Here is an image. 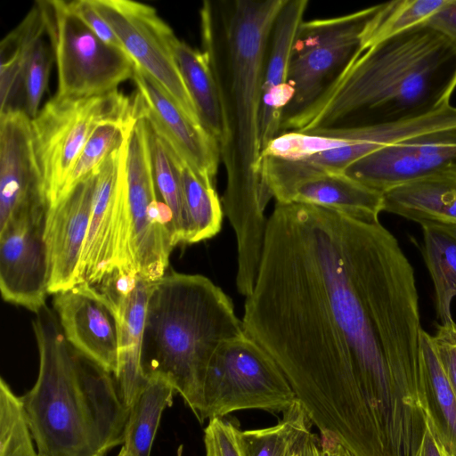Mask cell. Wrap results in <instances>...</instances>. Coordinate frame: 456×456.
<instances>
[{"label": "cell", "instance_id": "obj_1", "mask_svg": "<svg viewBox=\"0 0 456 456\" xmlns=\"http://www.w3.org/2000/svg\"><path fill=\"white\" fill-rule=\"evenodd\" d=\"M241 321L320 435L354 456L417 444L430 405L419 295L379 220L276 203Z\"/></svg>", "mask_w": 456, "mask_h": 456}, {"label": "cell", "instance_id": "obj_2", "mask_svg": "<svg viewBox=\"0 0 456 456\" xmlns=\"http://www.w3.org/2000/svg\"><path fill=\"white\" fill-rule=\"evenodd\" d=\"M456 52L426 23L358 49L316 99L282 120L281 129L306 133L346 118L355 126L415 119L451 105Z\"/></svg>", "mask_w": 456, "mask_h": 456}, {"label": "cell", "instance_id": "obj_3", "mask_svg": "<svg viewBox=\"0 0 456 456\" xmlns=\"http://www.w3.org/2000/svg\"><path fill=\"white\" fill-rule=\"evenodd\" d=\"M286 2L237 0L224 20L226 85L218 77L224 111L219 148L226 171L222 205L244 267L260 263L267 230L265 210L271 197L262 177V86L273 27Z\"/></svg>", "mask_w": 456, "mask_h": 456}, {"label": "cell", "instance_id": "obj_4", "mask_svg": "<svg viewBox=\"0 0 456 456\" xmlns=\"http://www.w3.org/2000/svg\"><path fill=\"white\" fill-rule=\"evenodd\" d=\"M34 387L20 397L39 456H104L124 444L128 417L114 374L70 346L45 305L33 321Z\"/></svg>", "mask_w": 456, "mask_h": 456}, {"label": "cell", "instance_id": "obj_5", "mask_svg": "<svg viewBox=\"0 0 456 456\" xmlns=\"http://www.w3.org/2000/svg\"><path fill=\"white\" fill-rule=\"evenodd\" d=\"M244 334L232 299L211 280L165 273L152 281L148 297L142 375L167 381L197 415L211 357L222 343Z\"/></svg>", "mask_w": 456, "mask_h": 456}, {"label": "cell", "instance_id": "obj_6", "mask_svg": "<svg viewBox=\"0 0 456 456\" xmlns=\"http://www.w3.org/2000/svg\"><path fill=\"white\" fill-rule=\"evenodd\" d=\"M297 400L275 361L245 333L222 343L211 357L196 417L203 422L248 409L284 412Z\"/></svg>", "mask_w": 456, "mask_h": 456}, {"label": "cell", "instance_id": "obj_7", "mask_svg": "<svg viewBox=\"0 0 456 456\" xmlns=\"http://www.w3.org/2000/svg\"><path fill=\"white\" fill-rule=\"evenodd\" d=\"M136 112L134 95L126 96L118 89L82 98L53 95L45 102L31 118V131L49 205L58 198L94 132L102 124L127 119Z\"/></svg>", "mask_w": 456, "mask_h": 456}, {"label": "cell", "instance_id": "obj_8", "mask_svg": "<svg viewBox=\"0 0 456 456\" xmlns=\"http://www.w3.org/2000/svg\"><path fill=\"white\" fill-rule=\"evenodd\" d=\"M124 174L128 270L154 281L165 275L175 245L172 214L155 186L149 125L140 114L126 134Z\"/></svg>", "mask_w": 456, "mask_h": 456}, {"label": "cell", "instance_id": "obj_9", "mask_svg": "<svg viewBox=\"0 0 456 456\" xmlns=\"http://www.w3.org/2000/svg\"><path fill=\"white\" fill-rule=\"evenodd\" d=\"M46 34L57 68L60 98H82L118 90L132 78L134 61L128 54L101 40L61 0L45 1Z\"/></svg>", "mask_w": 456, "mask_h": 456}, {"label": "cell", "instance_id": "obj_10", "mask_svg": "<svg viewBox=\"0 0 456 456\" xmlns=\"http://www.w3.org/2000/svg\"><path fill=\"white\" fill-rule=\"evenodd\" d=\"M91 3L135 65L152 77L191 121L201 125L175 60L174 44L177 37L157 11L130 0H91Z\"/></svg>", "mask_w": 456, "mask_h": 456}, {"label": "cell", "instance_id": "obj_11", "mask_svg": "<svg viewBox=\"0 0 456 456\" xmlns=\"http://www.w3.org/2000/svg\"><path fill=\"white\" fill-rule=\"evenodd\" d=\"M379 6L339 17L303 21L289 73L294 96L283 119L312 103L324 88L328 76L340 69L360 48L364 29Z\"/></svg>", "mask_w": 456, "mask_h": 456}, {"label": "cell", "instance_id": "obj_12", "mask_svg": "<svg viewBox=\"0 0 456 456\" xmlns=\"http://www.w3.org/2000/svg\"><path fill=\"white\" fill-rule=\"evenodd\" d=\"M125 142L98 168L89 227L74 285L97 286L116 271L133 274L127 265Z\"/></svg>", "mask_w": 456, "mask_h": 456}, {"label": "cell", "instance_id": "obj_13", "mask_svg": "<svg viewBox=\"0 0 456 456\" xmlns=\"http://www.w3.org/2000/svg\"><path fill=\"white\" fill-rule=\"evenodd\" d=\"M343 173L380 193L431 176L456 175V126L385 146L351 164Z\"/></svg>", "mask_w": 456, "mask_h": 456}, {"label": "cell", "instance_id": "obj_14", "mask_svg": "<svg viewBox=\"0 0 456 456\" xmlns=\"http://www.w3.org/2000/svg\"><path fill=\"white\" fill-rule=\"evenodd\" d=\"M49 206L31 118L19 108L0 113V231L16 221L45 216Z\"/></svg>", "mask_w": 456, "mask_h": 456}, {"label": "cell", "instance_id": "obj_15", "mask_svg": "<svg viewBox=\"0 0 456 456\" xmlns=\"http://www.w3.org/2000/svg\"><path fill=\"white\" fill-rule=\"evenodd\" d=\"M132 79L140 115L197 175L215 181L221 160L217 141L191 121L167 92L136 65Z\"/></svg>", "mask_w": 456, "mask_h": 456}, {"label": "cell", "instance_id": "obj_16", "mask_svg": "<svg viewBox=\"0 0 456 456\" xmlns=\"http://www.w3.org/2000/svg\"><path fill=\"white\" fill-rule=\"evenodd\" d=\"M53 308L68 344L106 370L118 371V319L97 288L77 284L55 294Z\"/></svg>", "mask_w": 456, "mask_h": 456}, {"label": "cell", "instance_id": "obj_17", "mask_svg": "<svg viewBox=\"0 0 456 456\" xmlns=\"http://www.w3.org/2000/svg\"><path fill=\"white\" fill-rule=\"evenodd\" d=\"M46 216L16 221L0 231L2 297L35 314L45 305L48 293Z\"/></svg>", "mask_w": 456, "mask_h": 456}, {"label": "cell", "instance_id": "obj_18", "mask_svg": "<svg viewBox=\"0 0 456 456\" xmlns=\"http://www.w3.org/2000/svg\"><path fill=\"white\" fill-rule=\"evenodd\" d=\"M98 168L49 207L45 229L48 293L56 294L74 286L89 227Z\"/></svg>", "mask_w": 456, "mask_h": 456}, {"label": "cell", "instance_id": "obj_19", "mask_svg": "<svg viewBox=\"0 0 456 456\" xmlns=\"http://www.w3.org/2000/svg\"><path fill=\"white\" fill-rule=\"evenodd\" d=\"M151 283L140 275L115 273L102 283L100 290L112 302L118 313V371L116 380L127 409L145 381L140 361Z\"/></svg>", "mask_w": 456, "mask_h": 456}, {"label": "cell", "instance_id": "obj_20", "mask_svg": "<svg viewBox=\"0 0 456 456\" xmlns=\"http://www.w3.org/2000/svg\"><path fill=\"white\" fill-rule=\"evenodd\" d=\"M307 5V0H287L273 27L262 86V150L279 134L284 112L294 96L289 67Z\"/></svg>", "mask_w": 456, "mask_h": 456}, {"label": "cell", "instance_id": "obj_21", "mask_svg": "<svg viewBox=\"0 0 456 456\" xmlns=\"http://www.w3.org/2000/svg\"><path fill=\"white\" fill-rule=\"evenodd\" d=\"M281 203L314 205L355 219L375 221L382 212V193L344 173H318L297 183Z\"/></svg>", "mask_w": 456, "mask_h": 456}, {"label": "cell", "instance_id": "obj_22", "mask_svg": "<svg viewBox=\"0 0 456 456\" xmlns=\"http://www.w3.org/2000/svg\"><path fill=\"white\" fill-rule=\"evenodd\" d=\"M382 211L419 223L456 224V175L411 182L382 193Z\"/></svg>", "mask_w": 456, "mask_h": 456}, {"label": "cell", "instance_id": "obj_23", "mask_svg": "<svg viewBox=\"0 0 456 456\" xmlns=\"http://www.w3.org/2000/svg\"><path fill=\"white\" fill-rule=\"evenodd\" d=\"M174 53L203 127L217 141L224 132V111L217 74L204 50L176 38Z\"/></svg>", "mask_w": 456, "mask_h": 456}, {"label": "cell", "instance_id": "obj_24", "mask_svg": "<svg viewBox=\"0 0 456 456\" xmlns=\"http://www.w3.org/2000/svg\"><path fill=\"white\" fill-rule=\"evenodd\" d=\"M45 1H37L0 44L1 112L16 109L13 101L23 85L25 68L37 42L46 33Z\"/></svg>", "mask_w": 456, "mask_h": 456}, {"label": "cell", "instance_id": "obj_25", "mask_svg": "<svg viewBox=\"0 0 456 456\" xmlns=\"http://www.w3.org/2000/svg\"><path fill=\"white\" fill-rule=\"evenodd\" d=\"M423 231V256L430 273L440 324L453 321L451 313L456 297V224L427 223Z\"/></svg>", "mask_w": 456, "mask_h": 456}, {"label": "cell", "instance_id": "obj_26", "mask_svg": "<svg viewBox=\"0 0 456 456\" xmlns=\"http://www.w3.org/2000/svg\"><path fill=\"white\" fill-rule=\"evenodd\" d=\"M175 393L163 379H145L128 408L123 447L131 456H150L161 415Z\"/></svg>", "mask_w": 456, "mask_h": 456}, {"label": "cell", "instance_id": "obj_27", "mask_svg": "<svg viewBox=\"0 0 456 456\" xmlns=\"http://www.w3.org/2000/svg\"><path fill=\"white\" fill-rule=\"evenodd\" d=\"M313 421L299 401H296L273 426L238 431L244 456H297L312 433Z\"/></svg>", "mask_w": 456, "mask_h": 456}, {"label": "cell", "instance_id": "obj_28", "mask_svg": "<svg viewBox=\"0 0 456 456\" xmlns=\"http://www.w3.org/2000/svg\"><path fill=\"white\" fill-rule=\"evenodd\" d=\"M175 152V151H174ZM188 218L186 243H196L216 235L222 226L224 210L215 181L197 175L175 153Z\"/></svg>", "mask_w": 456, "mask_h": 456}, {"label": "cell", "instance_id": "obj_29", "mask_svg": "<svg viewBox=\"0 0 456 456\" xmlns=\"http://www.w3.org/2000/svg\"><path fill=\"white\" fill-rule=\"evenodd\" d=\"M149 134L152 171L158 196L172 214L175 245L186 243L188 218L175 152L150 125Z\"/></svg>", "mask_w": 456, "mask_h": 456}, {"label": "cell", "instance_id": "obj_30", "mask_svg": "<svg viewBox=\"0 0 456 456\" xmlns=\"http://www.w3.org/2000/svg\"><path fill=\"white\" fill-rule=\"evenodd\" d=\"M448 0H397L380 4L362 34L364 51L387 38L425 23Z\"/></svg>", "mask_w": 456, "mask_h": 456}, {"label": "cell", "instance_id": "obj_31", "mask_svg": "<svg viewBox=\"0 0 456 456\" xmlns=\"http://www.w3.org/2000/svg\"><path fill=\"white\" fill-rule=\"evenodd\" d=\"M422 359L431 405L452 456H456V395L436 354L432 336L421 335Z\"/></svg>", "mask_w": 456, "mask_h": 456}, {"label": "cell", "instance_id": "obj_32", "mask_svg": "<svg viewBox=\"0 0 456 456\" xmlns=\"http://www.w3.org/2000/svg\"><path fill=\"white\" fill-rule=\"evenodd\" d=\"M137 116L138 112L127 119L102 124L94 132L76 160L58 198L94 173L124 142Z\"/></svg>", "mask_w": 456, "mask_h": 456}, {"label": "cell", "instance_id": "obj_33", "mask_svg": "<svg viewBox=\"0 0 456 456\" xmlns=\"http://www.w3.org/2000/svg\"><path fill=\"white\" fill-rule=\"evenodd\" d=\"M20 397L0 380V456H39Z\"/></svg>", "mask_w": 456, "mask_h": 456}, {"label": "cell", "instance_id": "obj_34", "mask_svg": "<svg viewBox=\"0 0 456 456\" xmlns=\"http://www.w3.org/2000/svg\"><path fill=\"white\" fill-rule=\"evenodd\" d=\"M52 58L44 38H40L33 47L23 75L24 111L30 118L39 111V105L48 84Z\"/></svg>", "mask_w": 456, "mask_h": 456}, {"label": "cell", "instance_id": "obj_35", "mask_svg": "<svg viewBox=\"0 0 456 456\" xmlns=\"http://www.w3.org/2000/svg\"><path fill=\"white\" fill-rule=\"evenodd\" d=\"M238 431L237 426L223 418L209 419L204 429L206 456H244Z\"/></svg>", "mask_w": 456, "mask_h": 456}, {"label": "cell", "instance_id": "obj_36", "mask_svg": "<svg viewBox=\"0 0 456 456\" xmlns=\"http://www.w3.org/2000/svg\"><path fill=\"white\" fill-rule=\"evenodd\" d=\"M63 2L67 10L74 16L78 18L101 40L109 45L126 52L114 31L94 7L91 0H75Z\"/></svg>", "mask_w": 456, "mask_h": 456}, {"label": "cell", "instance_id": "obj_37", "mask_svg": "<svg viewBox=\"0 0 456 456\" xmlns=\"http://www.w3.org/2000/svg\"><path fill=\"white\" fill-rule=\"evenodd\" d=\"M432 340L445 375L456 395V323L439 324Z\"/></svg>", "mask_w": 456, "mask_h": 456}, {"label": "cell", "instance_id": "obj_38", "mask_svg": "<svg viewBox=\"0 0 456 456\" xmlns=\"http://www.w3.org/2000/svg\"><path fill=\"white\" fill-rule=\"evenodd\" d=\"M423 422L421 437L414 456H452L433 408L425 412Z\"/></svg>", "mask_w": 456, "mask_h": 456}, {"label": "cell", "instance_id": "obj_39", "mask_svg": "<svg viewBox=\"0 0 456 456\" xmlns=\"http://www.w3.org/2000/svg\"><path fill=\"white\" fill-rule=\"evenodd\" d=\"M425 23L439 33L456 52V0H448Z\"/></svg>", "mask_w": 456, "mask_h": 456}, {"label": "cell", "instance_id": "obj_40", "mask_svg": "<svg viewBox=\"0 0 456 456\" xmlns=\"http://www.w3.org/2000/svg\"><path fill=\"white\" fill-rule=\"evenodd\" d=\"M324 456H354L341 443L329 435H320Z\"/></svg>", "mask_w": 456, "mask_h": 456}, {"label": "cell", "instance_id": "obj_41", "mask_svg": "<svg viewBox=\"0 0 456 456\" xmlns=\"http://www.w3.org/2000/svg\"><path fill=\"white\" fill-rule=\"evenodd\" d=\"M297 456H324L320 436L311 433L302 444Z\"/></svg>", "mask_w": 456, "mask_h": 456}, {"label": "cell", "instance_id": "obj_42", "mask_svg": "<svg viewBox=\"0 0 456 456\" xmlns=\"http://www.w3.org/2000/svg\"><path fill=\"white\" fill-rule=\"evenodd\" d=\"M117 456H131L126 450H125V448L122 446L121 450L119 451V452L118 453Z\"/></svg>", "mask_w": 456, "mask_h": 456}]
</instances>
